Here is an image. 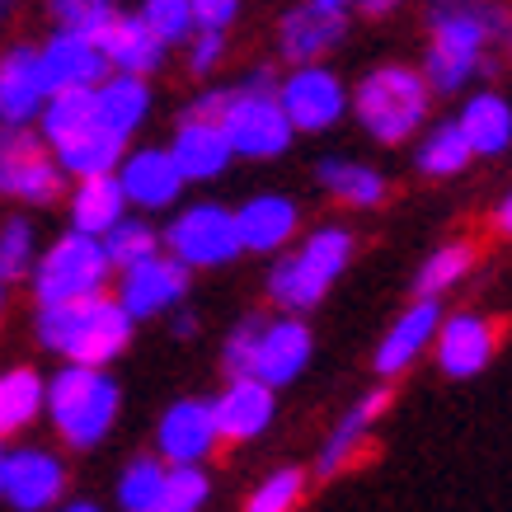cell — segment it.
Returning a JSON list of instances; mask_svg holds the SVG:
<instances>
[{
    "instance_id": "cell-41",
    "label": "cell",
    "mask_w": 512,
    "mask_h": 512,
    "mask_svg": "<svg viewBox=\"0 0 512 512\" xmlns=\"http://www.w3.org/2000/svg\"><path fill=\"white\" fill-rule=\"evenodd\" d=\"M47 10L57 19V29L90 33L94 43H99V33L109 29V19L118 15V5H109V0H47Z\"/></svg>"
},
{
    "instance_id": "cell-5",
    "label": "cell",
    "mask_w": 512,
    "mask_h": 512,
    "mask_svg": "<svg viewBox=\"0 0 512 512\" xmlns=\"http://www.w3.org/2000/svg\"><path fill=\"white\" fill-rule=\"evenodd\" d=\"M348 259H353V231L320 226V231L306 235L287 259L273 264V273H268V296L292 315L315 311V306L325 301L329 287L343 278Z\"/></svg>"
},
{
    "instance_id": "cell-39",
    "label": "cell",
    "mask_w": 512,
    "mask_h": 512,
    "mask_svg": "<svg viewBox=\"0 0 512 512\" xmlns=\"http://www.w3.org/2000/svg\"><path fill=\"white\" fill-rule=\"evenodd\" d=\"M301 494H306V470L282 466L245 498V512H292L301 503Z\"/></svg>"
},
{
    "instance_id": "cell-14",
    "label": "cell",
    "mask_w": 512,
    "mask_h": 512,
    "mask_svg": "<svg viewBox=\"0 0 512 512\" xmlns=\"http://www.w3.org/2000/svg\"><path fill=\"white\" fill-rule=\"evenodd\" d=\"M221 442L212 400H174L156 428V456L165 466H202Z\"/></svg>"
},
{
    "instance_id": "cell-6",
    "label": "cell",
    "mask_w": 512,
    "mask_h": 512,
    "mask_svg": "<svg viewBox=\"0 0 512 512\" xmlns=\"http://www.w3.org/2000/svg\"><path fill=\"white\" fill-rule=\"evenodd\" d=\"M47 414L57 423V433L71 447H99L118 419V381L104 367L66 362L62 372L47 381Z\"/></svg>"
},
{
    "instance_id": "cell-51",
    "label": "cell",
    "mask_w": 512,
    "mask_h": 512,
    "mask_svg": "<svg viewBox=\"0 0 512 512\" xmlns=\"http://www.w3.org/2000/svg\"><path fill=\"white\" fill-rule=\"evenodd\" d=\"M0 306H5V278H0Z\"/></svg>"
},
{
    "instance_id": "cell-52",
    "label": "cell",
    "mask_w": 512,
    "mask_h": 512,
    "mask_svg": "<svg viewBox=\"0 0 512 512\" xmlns=\"http://www.w3.org/2000/svg\"><path fill=\"white\" fill-rule=\"evenodd\" d=\"M508 52H512V29H508Z\"/></svg>"
},
{
    "instance_id": "cell-16",
    "label": "cell",
    "mask_w": 512,
    "mask_h": 512,
    "mask_svg": "<svg viewBox=\"0 0 512 512\" xmlns=\"http://www.w3.org/2000/svg\"><path fill=\"white\" fill-rule=\"evenodd\" d=\"M343 38H348V15L343 10H329V5H292L278 24V52L287 66L301 62H325L329 52H339Z\"/></svg>"
},
{
    "instance_id": "cell-23",
    "label": "cell",
    "mask_w": 512,
    "mask_h": 512,
    "mask_svg": "<svg viewBox=\"0 0 512 512\" xmlns=\"http://www.w3.org/2000/svg\"><path fill=\"white\" fill-rule=\"evenodd\" d=\"M170 156L174 165L184 170L188 184H207V179H217V174H226V165L235 160L231 141H226V132H221L217 118H179V127H174V141H170Z\"/></svg>"
},
{
    "instance_id": "cell-33",
    "label": "cell",
    "mask_w": 512,
    "mask_h": 512,
    "mask_svg": "<svg viewBox=\"0 0 512 512\" xmlns=\"http://www.w3.org/2000/svg\"><path fill=\"white\" fill-rule=\"evenodd\" d=\"M123 146L127 141H118L113 132H90V137L71 141V146H62V151H52L57 156V165H62V174H76V179H90V174H113L118 170V160H123Z\"/></svg>"
},
{
    "instance_id": "cell-49",
    "label": "cell",
    "mask_w": 512,
    "mask_h": 512,
    "mask_svg": "<svg viewBox=\"0 0 512 512\" xmlns=\"http://www.w3.org/2000/svg\"><path fill=\"white\" fill-rule=\"evenodd\" d=\"M15 5H19V0H0V19H10V15H15Z\"/></svg>"
},
{
    "instance_id": "cell-28",
    "label": "cell",
    "mask_w": 512,
    "mask_h": 512,
    "mask_svg": "<svg viewBox=\"0 0 512 512\" xmlns=\"http://www.w3.org/2000/svg\"><path fill=\"white\" fill-rule=\"evenodd\" d=\"M315 179L325 184L329 198H339L343 207H353V212H372L390 193L386 174L372 170V165H362V160H353V156H325L315 165Z\"/></svg>"
},
{
    "instance_id": "cell-3",
    "label": "cell",
    "mask_w": 512,
    "mask_h": 512,
    "mask_svg": "<svg viewBox=\"0 0 512 512\" xmlns=\"http://www.w3.org/2000/svg\"><path fill=\"white\" fill-rule=\"evenodd\" d=\"M348 113L362 123V132L372 141H381V146H404V141H414L423 127H428L433 85L423 80L419 66L381 62L357 80L353 99H348Z\"/></svg>"
},
{
    "instance_id": "cell-18",
    "label": "cell",
    "mask_w": 512,
    "mask_h": 512,
    "mask_svg": "<svg viewBox=\"0 0 512 512\" xmlns=\"http://www.w3.org/2000/svg\"><path fill=\"white\" fill-rule=\"evenodd\" d=\"M62 484H66V470L52 451H5L0 461V494L10 498L19 512H43L62 498Z\"/></svg>"
},
{
    "instance_id": "cell-37",
    "label": "cell",
    "mask_w": 512,
    "mask_h": 512,
    "mask_svg": "<svg viewBox=\"0 0 512 512\" xmlns=\"http://www.w3.org/2000/svg\"><path fill=\"white\" fill-rule=\"evenodd\" d=\"M212 498V480L202 466H170L165 470V494L160 512H202Z\"/></svg>"
},
{
    "instance_id": "cell-50",
    "label": "cell",
    "mask_w": 512,
    "mask_h": 512,
    "mask_svg": "<svg viewBox=\"0 0 512 512\" xmlns=\"http://www.w3.org/2000/svg\"><path fill=\"white\" fill-rule=\"evenodd\" d=\"M62 512H99L94 503H71V508H62Z\"/></svg>"
},
{
    "instance_id": "cell-17",
    "label": "cell",
    "mask_w": 512,
    "mask_h": 512,
    "mask_svg": "<svg viewBox=\"0 0 512 512\" xmlns=\"http://www.w3.org/2000/svg\"><path fill=\"white\" fill-rule=\"evenodd\" d=\"M433 343H437V367H442V376H451V381H470V376H480L484 367L494 362L498 334L484 315L456 311V315H442Z\"/></svg>"
},
{
    "instance_id": "cell-53",
    "label": "cell",
    "mask_w": 512,
    "mask_h": 512,
    "mask_svg": "<svg viewBox=\"0 0 512 512\" xmlns=\"http://www.w3.org/2000/svg\"><path fill=\"white\" fill-rule=\"evenodd\" d=\"M0 461H5V451H0Z\"/></svg>"
},
{
    "instance_id": "cell-4",
    "label": "cell",
    "mask_w": 512,
    "mask_h": 512,
    "mask_svg": "<svg viewBox=\"0 0 512 512\" xmlns=\"http://www.w3.org/2000/svg\"><path fill=\"white\" fill-rule=\"evenodd\" d=\"M217 123L226 132V141H231V151L245 160H278L292 151L296 141L292 118L278 104V76L268 66L249 71L240 85H226Z\"/></svg>"
},
{
    "instance_id": "cell-26",
    "label": "cell",
    "mask_w": 512,
    "mask_h": 512,
    "mask_svg": "<svg viewBox=\"0 0 512 512\" xmlns=\"http://www.w3.org/2000/svg\"><path fill=\"white\" fill-rule=\"evenodd\" d=\"M99 47H104V57H109L113 71H132V76H151V71H160V66H165V52H170L146 19L123 15V10L109 19V29L99 33Z\"/></svg>"
},
{
    "instance_id": "cell-22",
    "label": "cell",
    "mask_w": 512,
    "mask_h": 512,
    "mask_svg": "<svg viewBox=\"0 0 512 512\" xmlns=\"http://www.w3.org/2000/svg\"><path fill=\"white\" fill-rule=\"evenodd\" d=\"M390 409V390L386 386H376V390H367V395H357L348 409H343V419L329 428V437H325V447H320V456H315V475L320 480H334L348 461H353L357 451H362V442L372 437V428H376V419Z\"/></svg>"
},
{
    "instance_id": "cell-10",
    "label": "cell",
    "mask_w": 512,
    "mask_h": 512,
    "mask_svg": "<svg viewBox=\"0 0 512 512\" xmlns=\"http://www.w3.org/2000/svg\"><path fill=\"white\" fill-rule=\"evenodd\" d=\"M0 193L19 202H52L62 193V165L52 156L43 137H33L29 127L0 123Z\"/></svg>"
},
{
    "instance_id": "cell-46",
    "label": "cell",
    "mask_w": 512,
    "mask_h": 512,
    "mask_svg": "<svg viewBox=\"0 0 512 512\" xmlns=\"http://www.w3.org/2000/svg\"><path fill=\"white\" fill-rule=\"evenodd\" d=\"M174 334H179V339H193V334H198V315L179 311V315H174Z\"/></svg>"
},
{
    "instance_id": "cell-34",
    "label": "cell",
    "mask_w": 512,
    "mask_h": 512,
    "mask_svg": "<svg viewBox=\"0 0 512 512\" xmlns=\"http://www.w3.org/2000/svg\"><path fill=\"white\" fill-rule=\"evenodd\" d=\"M165 470L170 466H165L160 456H137V461L118 475V508L123 512H160Z\"/></svg>"
},
{
    "instance_id": "cell-20",
    "label": "cell",
    "mask_w": 512,
    "mask_h": 512,
    "mask_svg": "<svg viewBox=\"0 0 512 512\" xmlns=\"http://www.w3.org/2000/svg\"><path fill=\"white\" fill-rule=\"evenodd\" d=\"M38 52H43V71L52 90H94L113 71L104 47L76 29H57Z\"/></svg>"
},
{
    "instance_id": "cell-19",
    "label": "cell",
    "mask_w": 512,
    "mask_h": 512,
    "mask_svg": "<svg viewBox=\"0 0 512 512\" xmlns=\"http://www.w3.org/2000/svg\"><path fill=\"white\" fill-rule=\"evenodd\" d=\"M47 94V71H43V52L38 47H10L0 57V123L5 127H24L43 113Z\"/></svg>"
},
{
    "instance_id": "cell-29",
    "label": "cell",
    "mask_w": 512,
    "mask_h": 512,
    "mask_svg": "<svg viewBox=\"0 0 512 512\" xmlns=\"http://www.w3.org/2000/svg\"><path fill=\"white\" fill-rule=\"evenodd\" d=\"M43 141L52 151H62L71 141L99 132V109H94V90H52L43 104Z\"/></svg>"
},
{
    "instance_id": "cell-13",
    "label": "cell",
    "mask_w": 512,
    "mask_h": 512,
    "mask_svg": "<svg viewBox=\"0 0 512 512\" xmlns=\"http://www.w3.org/2000/svg\"><path fill=\"white\" fill-rule=\"evenodd\" d=\"M311 353H315L311 325H306L301 315L287 311V315H278V320H264L259 343H254V357H249V376H259L264 386L282 390L311 367Z\"/></svg>"
},
{
    "instance_id": "cell-8",
    "label": "cell",
    "mask_w": 512,
    "mask_h": 512,
    "mask_svg": "<svg viewBox=\"0 0 512 512\" xmlns=\"http://www.w3.org/2000/svg\"><path fill=\"white\" fill-rule=\"evenodd\" d=\"M348 99H353V90L343 85V76L329 62L287 66V76L278 80V104L287 109L296 132H306V137L334 132L348 118Z\"/></svg>"
},
{
    "instance_id": "cell-45",
    "label": "cell",
    "mask_w": 512,
    "mask_h": 512,
    "mask_svg": "<svg viewBox=\"0 0 512 512\" xmlns=\"http://www.w3.org/2000/svg\"><path fill=\"white\" fill-rule=\"evenodd\" d=\"M409 0H357V10L367 19H386V15H395V10H404Z\"/></svg>"
},
{
    "instance_id": "cell-12",
    "label": "cell",
    "mask_w": 512,
    "mask_h": 512,
    "mask_svg": "<svg viewBox=\"0 0 512 512\" xmlns=\"http://www.w3.org/2000/svg\"><path fill=\"white\" fill-rule=\"evenodd\" d=\"M437 325H442V296H414V306H404L395 315V325L381 334L372 353V372L381 381H395L404 376L414 362H419L437 339Z\"/></svg>"
},
{
    "instance_id": "cell-27",
    "label": "cell",
    "mask_w": 512,
    "mask_h": 512,
    "mask_svg": "<svg viewBox=\"0 0 512 512\" xmlns=\"http://www.w3.org/2000/svg\"><path fill=\"white\" fill-rule=\"evenodd\" d=\"M456 123L466 132L475 156H503L512 146V104L498 90H475L461 99Z\"/></svg>"
},
{
    "instance_id": "cell-36",
    "label": "cell",
    "mask_w": 512,
    "mask_h": 512,
    "mask_svg": "<svg viewBox=\"0 0 512 512\" xmlns=\"http://www.w3.org/2000/svg\"><path fill=\"white\" fill-rule=\"evenodd\" d=\"M104 240V254H109V264L113 268H127V264H137V259H151L160 249V235L151 221H141V217H118L109 226V231L99 235Z\"/></svg>"
},
{
    "instance_id": "cell-24",
    "label": "cell",
    "mask_w": 512,
    "mask_h": 512,
    "mask_svg": "<svg viewBox=\"0 0 512 512\" xmlns=\"http://www.w3.org/2000/svg\"><path fill=\"white\" fill-rule=\"evenodd\" d=\"M301 226V207L282 193H259L245 207H235V231H240V249L249 254H278Z\"/></svg>"
},
{
    "instance_id": "cell-31",
    "label": "cell",
    "mask_w": 512,
    "mask_h": 512,
    "mask_svg": "<svg viewBox=\"0 0 512 512\" xmlns=\"http://www.w3.org/2000/svg\"><path fill=\"white\" fill-rule=\"evenodd\" d=\"M470 160H475V151H470V141L456 118L423 127L419 146H414V165H419V174H428V179H451V174L466 170Z\"/></svg>"
},
{
    "instance_id": "cell-42",
    "label": "cell",
    "mask_w": 512,
    "mask_h": 512,
    "mask_svg": "<svg viewBox=\"0 0 512 512\" xmlns=\"http://www.w3.org/2000/svg\"><path fill=\"white\" fill-rule=\"evenodd\" d=\"M264 320L268 315H245V320L226 334V343H221V362H226V372L231 376H249V357H254V343H259Z\"/></svg>"
},
{
    "instance_id": "cell-54",
    "label": "cell",
    "mask_w": 512,
    "mask_h": 512,
    "mask_svg": "<svg viewBox=\"0 0 512 512\" xmlns=\"http://www.w3.org/2000/svg\"><path fill=\"white\" fill-rule=\"evenodd\" d=\"M109 5H118V0H109Z\"/></svg>"
},
{
    "instance_id": "cell-48",
    "label": "cell",
    "mask_w": 512,
    "mask_h": 512,
    "mask_svg": "<svg viewBox=\"0 0 512 512\" xmlns=\"http://www.w3.org/2000/svg\"><path fill=\"white\" fill-rule=\"evenodd\" d=\"M315 5H329V10H343V15H348V10H357V0H315Z\"/></svg>"
},
{
    "instance_id": "cell-15",
    "label": "cell",
    "mask_w": 512,
    "mask_h": 512,
    "mask_svg": "<svg viewBox=\"0 0 512 512\" xmlns=\"http://www.w3.org/2000/svg\"><path fill=\"white\" fill-rule=\"evenodd\" d=\"M118 184L127 193V207L141 212H165L184 193V170L174 165L170 146H141V151H123L118 160Z\"/></svg>"
},
{
    "instance_id": "cell-43",
    "label": "cell",
    "mask_w": 512,
    "mask_h": 512,
    "mask_svg": "<svg viewBox=\"0 0 512 512\" xmlns=\"http://www.w3.org/2000/svg\"><path fill=\"white\" fill-rule=\"evenodd\" d=\"M188 76H212L221 62H226V33L221 29H193L188 38Z\"/></svg>"
},
{
    "instance_id": "cell-47",
    "label": "cell",
    "mask_w": 512,
    "mask_h": 512,
    "mask_svg": "<svg viewBox=\"0 0 512 512\" xmlns=\"http://www.w3.org/2000/svg\"><path fill=\"white\" fill-rule=\"evenodd\" d=\"M498 231H508L512 235V193H508V198H503V202H498Z\"/></svg>"
},
{
    "instance_id": "cell-9",
    "label": "cell",
    "mask_w": 512,
    "mask_h": 512,
    "mask_svg": "<svg viewBox=\"0 0 512 512\" xmlns=\"http://www.w3.org/2000/svg\"><path fill=\"white\" fill-rule=\"evenodd\" d=\"M165 249L184 268H221L231 264L240 249V231H235V212L217 207V202H193L165 231Z\"/></svg>"
},
{
    "instance_id": "cell-35",
    "label": "cell",
    "mask_w": 512,
    "mask_h": 512,
    "mask_svg": "<svg viewBox=\"0 0 512 512\" xmlns=\"http://www.w3.org/2000/svg\"><path fill=\"white\" fill-rule=\"evenodd\" d=\"M475 264V249L470 245H442L423 259L419 278H414V296H447L451 287H461Z\"/></svg>"
},
{
    "instance_id": "cell-11",
    "label": "cell",
    "mask_w": 512,
    "mask_h": 512,
    "mask_svg": "<svg viewBox=\"0 0 512 512\" xmlns=\"http://www.w3.org/2000/svg\"><path fill=\"white\" fill-rule=\"evenodd\" d=\"M188 273L174 254H151V259H137V264L123 268V282H118V301L132 320H156V315H170L184 306L188 296Z\"/></svg>"
},
{
    "instance_id": "cell-40",
    "label": "cell",
    "mask_w": 512,
    "mask_h": 512,
    "mask_svg": "<svg viewBox=\"0 0 512 512\" xmlns=\"http://www.w3.org/2000/svg\"><path fill=\"white\" fill-rule=\"evenodd\" d=\"M33 259H38V245H33L29 217H5L0 221V278L10 282L33 273Z\"/></svg>"
},
{
    "instance_id": "cell-38",
    "label": "cell",
    "mask_w": 512,
    "mask_h": 512,
    "mask_svg": "<svg viewBox=\"0 0 512 512\" xmlns=\"http://www.w3.org/2000/svg\"><path fill=\"white\" fill-rule=\"evenodd\" d=\"M151 29H156V38L165 47H179L193 38V0H141V10H137Z\"/></svg>"
},
{
    "instance_id": "cell-21",
    "label": "cell",
    "mask_w": 512,
    "mask_h": 512,
    "mask_svg": "<svg viewBox=\"0 0 512 512\" xmlns=\"http://www.w3.org/2000/svg\"><path fill=\"white\" fill-rule=\"evenodd\" d=\"M212 414H217V433L226 442H249V437L268 433L278 400H273V386H264L259 376H231V386L212 400Z\"/></svg>"
},
{
    "instance_id": "cell-7",
    "label": "cell",
    "mask_w": 512,
    "mask_h": 512,
    "mask_svg": "<svg viewBox=\"0 0 512 512\" xmlns=\"http://www.w3.org/2000/svg\"><path fill=\"white\" fill-rule=\"evenodd\" d=\"M113 264L104 254V240L85 231H66L43 259H33V296L38 306H57V301H76V296L104 292Z\"/></svg>"
},
{
    "instance_id": "cell-44",
    "label": "cell",
    "mask_w": 512,
    "mask_h": 512,
    "mask_svg": "<svg viewBox=\"0 0 512 512\" xmlns=\"http://www.w3.org/2000/svg\"><path fill=\"white\" fill-rule=\"evenodd\" d=\"M240 19V0H193V24L198 29H231Z\"/></svg>"
},
{
    "instance_id": "cell-1",
    "label": "cell",
    "mask_w": 512,
    "mask_h": 512,
    "mask_svg": "<svg viewBox=\"0 0 512 512\" xmlns=\"http://www.w3.org/2000/svg\"><path fill=\"white\" fill-rule=\"evenodd\" d=\"M512 19L498 0H433L428 5V52L423 80L433 94H466L480 76L494 71L489 47L508 38Z\"/></svg>"
},
{
    "instance_id": "cell-2",
    "label": "cell",
    "mask_w": 512,
    "mask_h": 512,
    "mask_svg": "<svg viewBox=\"0 0 512 512\" xmlns=\"http://www.w3.org/2000/svg\"><path fill=\"white\" fill-rule=\"evenodd\" d=\"M132 315L123 311L118 296H76V301H57V306H38V339L43 348L62 353L66 362H85V367H109L113 357L132 343Z\"/></svg>"
},
{
    "instance_id": "cell-25",
    "label": "cell",
    "mask_w": 512,
    "mask_h": 512,
    "mask_svg": "<svg viewBox=\"0 0 512 512\" xmlns=\"http://www.w3.org/2000/svg\"><path fill=\"white\" fill-rule=\"evenodd\" d=\"M94 109H99L104 132H113L118 141H132L151 113V85H146V76H132V71H109L94 85Z\"/></svg>"
},
{
    "instance_id": "cell-30",
    "label": "cell",
    "mask_w": 512,
    "mask_h": 512,
    "mask_svg": "<svg viewBox=\"0 0 512 512\" xmlns=\"http://www.w3.org/2000/svg\"><path fill=\"white\" fill-rule=\"evenodd\" d=\"M118 217H127V193H123V184H118V170L80 179L76 198H71V231L104 235Z\"/></svg>"
},
{
    "instance_id": "cell-32",
    "label": "cell",
    "mask_w": 512,
    "mask_h": 512,
    "mask_svg": "<svg viewBox=\"0 0 512 512\" xmlns=\"http://www.w3.org/2000/svg\"><path fill=\"white\" fill-rule=\"evenodd\" d=\"M43 400H47V386L38 372H29V367L0 372V437L29 428V423L38 419Z\"/></svg>"
}]
</instances>
